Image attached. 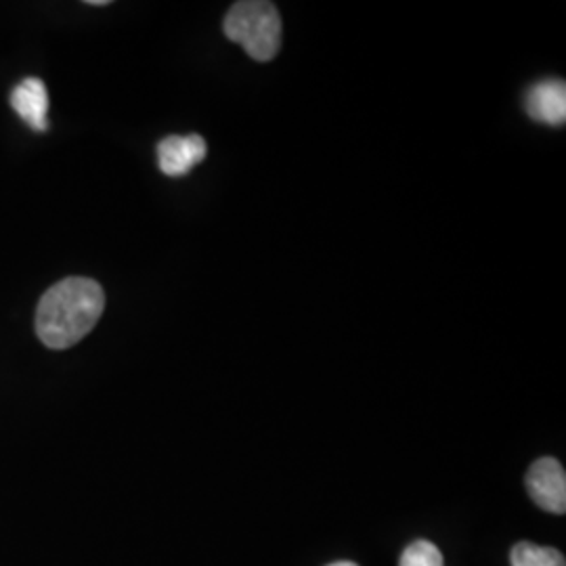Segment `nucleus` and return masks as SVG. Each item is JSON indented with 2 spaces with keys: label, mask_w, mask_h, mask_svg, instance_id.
Segmentation results:
<instances>
[{
  "label": "nucleus",
  "mask_w": 566,
  "mask_h": 566,
  "mask_svg": "<svg viewBox=\"0 0 566 566\" xmlns=\"http://www.w3.org/2000/svg\"><path fill=\"white\" fill-rule=\"evenodd\" d=\"M526 489L533 502L552 514L566 512L565 468L554 458H542L526 474Z\"/></svg>",
  "instance_id": "3"
},
{
  "label": "nucleus",
  "mask_w": 566,
  "mask_h": 566,
  "mask_svg": "<svg viewBox=\"0 0 566 566\" xmlns=\"http://www.w3.org/2000/svg\"><path fill=\"white\" fill-rule=\"evenodd\" d=\"M103 287L88 277H67L44 292L36 311V334L44 346L63 350L81 343L102 319Z\"/></svg>",
  "instance_id": "1"
},
{
  "label": "nucleus",
  "mask_w": 566,
  "mask_h": 566,
  "mask_svg": "<svg viewBox=\"0 0 566 566\" xmlns=\"http://www.w3.org/2000/svg\"><path fill=\"white\" fill-rule=\"evenodd\" d=\"M512 566H566L565 556L554 547L516 544L512 549Z\"/></svg>",
  "instance_id": "7"
},
{
  "label": "nucleus",
  "mask_w": 566,
  "mask_h": 566,
  "mask_svg": "<svg viewBox=\"0 0 566 566\" xmlns=\"http://www.w3.org/2000/svg\"><path fill=\"white\" fill-rule=\"evenodd\" d=\"M399 566H446L443 565V554L441 549L420 539L413 542L411 546L405 547L403 556H401V565Z\"/></svg>",
  "instance_id": "8"
},
{
  "label": "nucleus",
  "mask_w": 566,
  "mask_h": 566,
  "mask_svg": "<svg viewBox=\"0 0 566 566\" xmlns=\"http://www.w3.org/2000/svg\"><path fill=\"white\" fill-rule=\"evenodd\" d=\"M208 145L200 135L166 137L158 143V164L166 177H185L193 166L202 163Z\"/></svg>",
  "instance_id": "4"
},
{
  "label": "nucleus",
  "mask_w": 566,
  "mask_h": 566,
  "mask_svg": "<svg viewBox=\"0 0 566 566\" xmlns=\"http://www.w3.org/2000/svg\"><path fill=\"white\" fill-rule=\"evenodd\" d=\"M11 105L34 130L49 128V93L41 78H25L11 95Z\"/></svg>",
  "instance_id": "6"
},
{
  "label": "nucleus",
  "mask_w": 566,
  "mask_h": 566,
  "mask_svg": "<svg viewBox=\"0 0 566 566\" xmlns=\"http://www.w3.org/2000/svg\"><path fill=\"white\" fill-rule=\"evenodd\" d=\"M224 36L256 61H271L282 49V15L273 2H235L223 21Z\"/></svg>",
  "instance_id": "2"
},
{
  "label": "nucleus",
  "mask_w": 566,
  "mask_h": 566,
  "mask_svg": "<svg viewBox=\"0 0 566 566\" xmlns=\"http://www.w3.org/2000/svg\"><path fill=\"white\" fill-rule=\"evenodd\" d=\"M526 114L533 120L560 126L566 120V84L558 78L533 84L525 95Z\"/></svg>",
  "instance_id": "5"
},
{
  "label": "nucleus",
  "mask_w": 566,
  "mask_h": 566,
  "mask_svg": "<svg viewBox=\"0 0 566 566\" xmlns=\"http://www.w3.org/2000/svg\"><path fill=\"white\" fill-rule=\"evenodd\" d=\"M329 566H357L355 563H348V560H340V563H334V565Z\"/></svg>",
  "instance_id": "9"
}]
</instances>
